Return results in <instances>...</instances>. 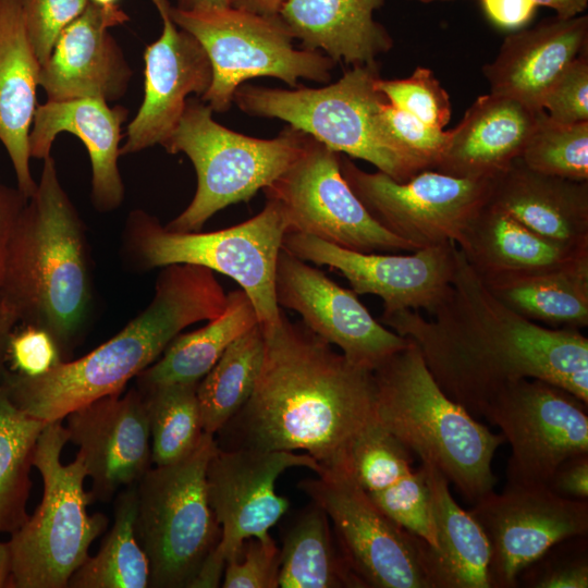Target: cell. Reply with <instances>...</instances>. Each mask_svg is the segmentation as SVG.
Wrapping results in <instances>:
<instances>
[{
	"mask_svg": "<svg viewBox=\"0 0 588 588\" xmlns=\"http://www.w3.org/2000/svg\"><path fill=\"white\" fill-rule=\"evenodd\" d=\"M427 321L418 311L380 320L419 348L439 388L473 417L522 379L555 384L588 404V339L532 322L499 301L457 247L451 287Z\"/></svg>",
	"mask_w": 588,
	"mask_h": 588,
	"instance_id": "6da1fadb",
	"label": "cell"
},
{
	"mask_svg": "<svg viewBox=\"0 0 588 588\" xmlns=\"http://www.w3.org/2000/svg\"><path fill=\"white\" fill-rule=\"evenodd\" d=\"M262 333L257 383L218 432V446L303 451L319 464L318 476L352 473V445L377 422L372 370L351 363L283 310Z\"/></svg>",
	"mask_w": 588,
	"mask_h": 588,
	"instance_id": "7a4b0ae2",
	"label": "cell"
},
{
	"mask_svg": "<svg viewBox=\"0 0 588 588\" xmlns=\"http://www.w3.org/2000/svg\"><path fill=\"white\" fill-rule=\"evenodd\" d=\"M225 304L212 270L189 264L162 267L149 305L113 338L40 376L4 369L0 382L26 414L46 422L63 420L98 399L121 394L183 329L218 317Z\"/></svg>",
	"mask_w": 588,
	"mask_h": 588,
	"instance_id": "3957f363",
	"label": "cell"
},
{
	"mask_svg": "<svg viewBox=\"0 0 588 588\" xmlns=\"http://www.w3.org/2000/svg\"><path fill=\"white\" fill-rule=\"evenodd\" d=\"M0 295L69 356L90 310L91 274L83 222L50 156L14 232Z\"/></svg>",
	"mask_w": 588,
	"mask_h": 588,
	"instance_id": "277c9868",
	"label": "cell"
},
{
	"mask_svg": "<svg viewBox=\"0 0 588 588\" xmlns=\"http://www.w3.org/2000/svg\"><path fill=\"white\" fill-rule=\"evenodd\" d=\"M372 373L380 425L434 466L466 500L474 503L493 490L491 464L503 436L444 394L413 341Z\"/></svg>",
	"mask_w": 588,
	"mask_h": 588,
	"instance_id": "5b68a950",
	"label": "cell"
},
{
	"mask_svg": "<svg viewBox=\"0 0 588 588\" xmlns=\"http://www.w3.org/2000/svg\"><path fill=\"white\" fill-rule=\"evenodd\" d=\"M378 63L354 65L320 88H269L242 84L233 102L253 117L280 119L339 154L365 160L397 182L426 167L408 154L381 115Z\"/></svg>",
	"mask_w": 588,
	"mask_h": 588,
	"instance_id": "8992f818",
	"label": "cell"
},
{
	"mask_svg": "<svg viewBox=\"0 0 588 588\" xmlns=\"http://www.w3.org/2000/svg\"><path fill=\"white\" fill-rule=\"evenodd\" d=\"M289 222L281 205L267 198L264 209L236 225L213 232H175L145 211L126 222L125 252L137 269L174 264L201 266L233 279L252 301L262 330L277 324V261Z\"/></svg>",
	"mask_w": 588,
	"mask_h": 588,
	"instance_id": "52a82bcc",
	"label": "cell"
},
{
	"mask_svg": "<svg viewBox=\"0 0 588 588\" xmlns=\"http://www.w3.org/2000/svg\"><path fill=\"white\" fill-rule=\"evenodd\" d=\"M63 420L47 422L37 441L33 465L44 491L40 504L9 540L10 588H68L73 573L89 556L91 543L108 526L102 513L89 515L93 502L79 456L68 465L61 453L69 442Z\"/></svg>",
	"mask_w": 588,
	"mask_h": 588,
	"instance_id": "ba28073f",
	"label": "cell"
},
{
	"mask_svg": "<svg viewBox=\"0 0 588 588\" xmlns=\"http://www.w3.org/2000/svg\"><path fill=\"white\" fill-rule=\"evenodd\" d=\"M212 112L204 101L188 98L161 145L169 154H185L197 176L192 201L164 225L170 231L198 232L219 210L250 200L295 161L308 136L289 125L274 138H255L219 124Z\"/></svg>",
	"mask_w": 588,
	"mask_h": 588,
	"instance_id": "9c48e42d",
	"label": "cell"
},
{
	"mask_svg": "<svg viewBox=\"0 0 588 588\" xmlns=\"http://www.w3.org/2000/svg\"><path fill=\"white\" fill-rule=\"evenodd\" d=\"M217 449L215 434L204 431L189 455L150 468L137 482L136 536L149 561L151 588H188L220 539L206 481Z\"/></svg>",
	"mask_w": 588,
	"mask_h": 588,
	"instance_id": "30bf717a",
	"label": "cell"
},
{
	"mask_svg": "<svg viewBox=\"0 0 588 588\" xmlns=\"http://www.w3.org/2000/svg\"><path fill=\"white\" fill-rule=\"evenodd\" d=\"M175 24L205 49L212 81L200 97L212 111H228L236 89L247 79L269 76L298 87L301 78L327 83L335 62L321 51L295 49L279 16H264L233 7L203 13L171 8Z\"/></svg>",
	"mask_w": 588,
	"mask_h": 588,
	"instance_id": "8fae6325",
	"label": "cell"
},
{
	"mask_svg": "<svg viewBox=\"0 0 588 588\" xmlns=\"http://www.w3.org/2000/svg\"><path fill=\"white\" fill-rule=\"evenodd\" d=\"M341 173L371 217L415 250L461 241L489 203L494 179L452 176L422 170L405 182L366 172L340 156Z\"/></svg>",
	"mask_w": 588,
	"mask_h": 588,
	"instance_id": "7c38bea8",
	"label": "cell"
},
{
	"mask_svg": "<svg viewBox=\"0 0 588 588\" xmlns=\"http://www.w3.org/2000/svg\"><path fill=\"white\" fill-rule=\"evenodd\" d=\"M340 156L307 136L295 161L262 189L283 208L289 232L360 253L415 252L371 217L344 180Z\"/></svg>",
	"mask_w": 588,
	"mask_h": 588,
	"instance_id": "4fadbf2b",
	"label": "cell"
},
{
	"mask_svg": "<svg viewBox=\"0 0 588 588\" xmlns=\"http://www.w3.org/2000/svg\"><path fill=\"white\" fill-rule=\"evenodd\" d=\"M587 405L540 379H522L502 389L481 416L510 443L506 483L547 485L564 460L588 453Z\"/></svg>",
	"mask_w": 588,
	"mask_h": 588,
	"instance_id": "5bb4252c",
	"label": "cell"
},
{
	"mask_svg": "<svg viewBox=\"0 0 588 588\" xmlns=\"http://www.w3.org/2000/svg\"><path fill=\"white\" fill-rule=\"evenodd\" d=\"M298 488L328 515L338 544L364 587L427 588L417 536L388 517L352 473L305 479Z\"/></svg>",
	"mask_w": 588,
	"mask_h": 588,
	"instance_id": "9a60e30c",
	"label": "cell"
},
{
	"mask_svg": "<svg viewBox=\"0 0 588 588\" xmlns=\"http://www.w3.org/2000/svg\"><path fill=\"white\" fill-rule=\"evenodd\" d=\"M469 512L489 542L491 588H516L518 574L550 547L588 532V502L559 497L546 485L506 483Z\"/></svg>",
	"mask_w": 588,
	"mask_h": 588,
	"instance_id": "2e32d148",
	"label": "cell"
},
{
	"mask_svg": "<svg viewBox=\"0 0 588 588\" xmlns=\"http://www.w3.org/2000/svg\"><path fill=\"white\" fill-rule=\"evenodd\" d=\"M282 248L304 261L340 271L356 295L380 297L383 314L425 309L432 315L451 287L457 245H433L412 255L360 253L289 232Z\"/></svg>",
	"mask_w": 588,
	"mask_h": 588,
	"instance_id": "e0dca14e",
	"label": "cell"
},
{
	"mask_svg": "<svg viewBox=\"0 0 588 588\" xmlns=\"http://www.w3.org/2000/svg\"><path fill=\"white\" fill-rule=\"evenodd\" d=\"M274 292L280 308L296 311L306 328L356 366L373 370L411 342L377 321L352 290L283 248Z\"/></svg>",
	"mask_w": 588,
	"mask_h": 588,
	"instance_id": "ac0fdd59",
	"label": "cell"
},
{
	"mask_svg": "<svg viewBox=\"0 0 588 588\" xmlns=\"http://www.w3.org/2000/svg\"><path fill=\"white\" fill-rule=\"evenodd\" d=\"M293 467L321 474L319 464L306 453L218 446L208 463L206 481L221 530L217 549L225 561L237 555L246 539L270 536L269 530L287 512L290 502L277 493L275 482Z\"/></svg>",
	"mask_w": 588,
	"mask_h": 588,
	"instance_id": "d6986e66",
	"label": "cell"
},
{
	"mask_svg": "<svg viewBox=\"0 0 588 588\" xmlns=\"http://www.w3.org/2000/svg\"><path fill=\"white\" fill-rule=\"evenodd\" d=\"M69 441L78 448L95 500L109 501L151 468L146 402L137 388L98 399L66 417Z\"/></svg>",
	"mask_w": 588,
	"mask_h": 588,
	"instance_id": "ffe728a7",
	"label": "cell"
},
{
	"mask_svg": "<svg viewBox=\"0 0 588 588\" xmlns=\"http://www.w3.org/2000/svg\"><path fill=\"white\" fill-rule=\"evenodd\" d=\"M151 1L162 20V33L145 50L144 98L127 125L121 155L162 145L176 126L188 96L201 97L212 81L205 49L191 33L175 24L169 0Z\"/></svg>",
	"mask_w": 588,
	"mask_h": 588,
	"instance_id": "44dd1931",
	"label": "cell"
},
{
	"mask_svg": "<svg viewBox=\"0 0 588 588\" xmlns=\"http://www.w3.org/2000/svg\"><path fill=\"white\" fill-rule=\"evenodd\" d=\"M127 20L117 4L89 0L60 33L40 66L38 85L47 101L96 98L111 102L125 95L132 70L109 28Z\"/></svg>",
	"mask_w": 588,
	"mask_h": 588,
	"instance_id": "7402d4cb",
	"label": "cell"
},
{
	"mask_svg": "<svg viewBox=\"0 0 588 588\" xmlns=\"http://www.w3.org/2000/svg\"><path fill=\"white\" fill-rule=\"evenodd\" d=\"M587 47V14L567 20L554 16L505 37L482 73L491 94L538 112L554 82Z\"/></svg>",
	"mask_w": 588,
	"mask_h": 588,
	"instance_id": "603a6c76",
	"label": "cell"
},
{
	"mask_svg": "<svg viewBox=\"0 0 588 588\" xmlns=\"http://www.w3.org/2000/svg\"><path fill=\"white\" fill-rule=\"evenodd\" d=\"M108 103L81 98L38 105L28 138L30 157L42 160L50 156L53 140L62 132L84 143L91 164V200L99 211L118 208L124 196L118 160L121 130L128 111Z\"/></svg>",
	"mask_w": 588,
	"mask_h": 588,
	"instance_id": "cb8c5ba5",
	"label": "cell"
},
{
	"mask_svg": "<svg viewBox=\"0 0 588 588\" xmlns=\"http://www.w3.org/2000/svg\"><path fill=\"white\" fill-rule=\"evenodd\" d=\"M541 111L491 93L478 97L450 130L433 170L456 177L495 179L520 157Z\"/></svg>",
	"mask_w": 588,
	"mask_h": 588,
	"instance_id": "d4e9b609",
	"label": "cell"
},
{
	"mask_svg": "<svg viewBox=\"0 0 588 588\" xmlns=\"http://www.w3.org/2000/svg\"><path fill=\"white\" fill-rule=\"evenodd\" d=\"M489 203L544 238L588 248V181L538 173L518 158L493 180Z\"/></svg>",
	"mask_w": 588,
	"mask_h": 588,
	"instance_id": "484cf974",
	"label": "cell"
},
{
	"mask_svg": "<svg viewBox=\"0 0 588 588\" xmlns=\"http://www.w3.org/2000/svg\"><path fill=\"white\" fill-rule=\"evenodd\" d=\"M40 64L28 40L20 0H0V142L11 160L17 188L30 198L29 132L36 111Z\"/></svg>",
	"mask_w": 588,
	"mask_h": 588,
	"instance_id": "4316f807",
	"label": "cell"
},
{
	"mask_svg": "<svg viewBox=\"0 0 588 588\" xmlns=\"http://www.w3.org/2000/svg\"><path fill=\"white\" fill-rule=\"evenodd\" d=\"M385 0H286L278 16L304 49L321 51L335 63H376L393 47L383 25L373 19Z\"/></svg>",
	"mask_w": 588,
	"mask_h": 588,
	"instance_id": "83f0119b",
	"label": "cell"
},
{
	"mask_svg": "<svg viewBox=\"0 0 588 588\" xmlns=\"http://www.w3.org/2000/svg\"><path fill=\"white\" fill-rule=\"evenodd\" d=\"M427 473L437 547L417 536L420 567L427 588H491L490 547L470 512L453 499L446 478L421 462Z\"/></svg>",
	"mask_w": 588,
	"mask_h": 588,
	"instance_id": "f1b7e54d",
	"label": "cell"
},
{
	"mask_svg": "<svg viewBox=\"0 0 588 588\" xmlns=\"http://www.w3.org/2000/svg\"><path fill=\"white\" fill-rule=\"evenodd\" d=\"M457 247L482 280L551 269L588 257V248L544 238L490 203L470 221Z\"/></svg>",
	"mask_w": 588,
	"mask_h": 588,
	"instance_id": "f546056e",
	"label": "cell"
},
{
	"mask_svg": "<svg viewBox=\"0 0 588 588\" xmlns=\"http://www.w3.org/2000/svg\"><path fill=\"white\" fill-rule=\"evenodd\" d=\"M482 281L499 301L532 322L552 329L579 330L588 326V257L551 269Z\"/></svg>",
	"mask_w": 588,
	"mask_h": 588,
	"instance_id": "4dcf8cb0",
	"label": "cell"
},
{
	"mask_svg": "<svg viewBox=\"0 0 588 588\" xmlns=\"http://www.w3.org/2000/svg\"><path fill=\"white\" fill-rule=\"evenodd\" d=\"M257 324L256 310L247 294L242 289L230 292L223 311L205 327L177 334L162 357L136 377V388L199 382L229 345Z\"/></svg>",
	"mask_w": 588,
	"mask_h": 588,
	"instance_id": "1f68e13d",
	"label": "cell"
},
{
	"mask_svg": "<svg viewBox=\"0 0 588 588\" xmlns=\"http://www.w3.org/2000/svg\"><path fill=\"white\" fill-rule=\"evenodd\" d=\"M281 588H365L348 566L326 512L316 503L295 518L280 549Z\"/></svg>",
	"mask_w": 588,
	"mask_h": 588,
	"instance_id": "d6a6232c",
	"label": "cell"
},
{
	"mask_svg": "<svg viewBox=\"0 0 588 588\" xmlns=\"http://www.w3.org/2000/svg\"><path fill=\"white\" fill-rule=\"evenodd\" d=\"M137 483L115 498L114 522L99 551L73 573L68 588H148V558L136 536Z\"/></svg>",
	"mask_w": 588,
	"mask_h": 588,
	"instance_id": "836d02e7",
	"label": "cell"
},
{
	"mask_svg": "<svg viewBox=\"0 0 588 588\" xmlns=\"http://www.w3.org/2000/svg\"><path fill=\"white\" fill-rule=\"evenodd\" d=\"M265 339L259 323L232 342L198 382L203 430L218 433L252 395L262 366Z\"/></svg>",
	"mask_w": 588,
	"mask_h": 588,
	"instance_id": "e575fe53",
	"label": "cell"
},
{
	"mask_svg": "<svg viewBox=\"0 0 588 588\" xmlns=\"http://www.w3.org/2000/svg\"><path fill=\"white\" fill-rule=\"evenodd\" d=\"M46 425L20 409L0 382V534H13L29 517L30 468Z\"/></svg>",
	"mask_w": 588,
	"mask_h": 588,
	"instance_id": "d590c367",
	"label": "cell"
},
{
	"mask_svg": "<svg viewBox=\"0 0 588 588\" xmlns=\"http://www.w3.org/2000/svg\"><path fill=\"white\" fill-rule=\"evenodd\" d=\"M197 385L188 382L137 388L146 402L151 462L156 466L179 462L198 445L204 430Z\"/></svg>",
	"mask_w": 588,
	"mask_h": 588,
	"instance_id": "8d00e7d4",
	"label": "cell"
},
{
	"mask_svg": "<svg viewBox=\"0 0 588 588\" xmlns=\"http://www.w3.org/2000/svg\"><path fill=\"white\" fill-rule=\"evenodd\" d=\"M519 159L538 173L588 181V121L559 123L542 110Z\"/></svg>",
	"mask_w": 588,
	"mask_h": 588,
	"instance_id": "74e56055",
	"label": "cell"
},
{
	"mask_svg": "<svg viewBox=\"0 0 588 588\" xmlns=\"http://www.w3.org/2000/svg\"><path fill=\"white\" fill-rule=\"evenodd\" d=\"M352 474L366 492L383 490L413 467L412 452L377 420L352 445Z\"/></svg>",
	"mask_w": 588,
	"mask_h": 588,
	"instance_id": "f35d334b",
	"label": "cell"
},
{
	"mask_svg": "<svg viewBox=\"0 0 588 588\" xmlns=\"http://www.w3.org/2000/svg\"><path fill=\"white\" fill-rule=\"evenodd\" d=\"M372 502L394 523L437 547L427 473L422 465L392 486L367 492Z\"/></svg>",
	"mask_w": 588,
	"mask_h": 588,
	"instance_id": "ab89813d",
	"label": "cell"
},
{
	"mask_svg": "<svg viewBox=\"0 0 588 588\" xmlns=\"http://www.w3.org/2000/svg\"><path fill=\"white\" fill-rule=\"evenodd\" d=\"M377 89L394 107L422 122L443 128L451 119V101L432 71L417 66L406 78L376 82Z\"/></svg>",
	"mask_w": 588,
	"mask_h": 588,
	"instance_id": "60d3db41",
	"label": "cell"
},
{
	"mask_svg": "<svg viewBox=\"0 0 588 588\" xmlns=\"http://www.w3.org/2000/svg\"><path fill=\"white\" fill-rule=\"evenodd\" d=\"M517 587L587 588V535L568 537L554 543L518 574Z\"/></svg>",
	"mask_w": 588,
	"mask_h": 588,
	"instance_id": "b9f144b4",
	"label": "cell"
},
{
	"mask_svg": "<svg viewBox=\"0 0 588 588\" xmlns=\"http://www.w3.org/2000/svg\"><path fill=\"white\" fill-rule=\"evenodd\" d=\"M280 549L271 536L248 538L233 559L226 561L224 588L279 587Z\"/></svg>",
	"mask_w": 588,
	"mask_h": 588,
	"instance_id": "7bdbcfd3",
	"label": "cell"
},
{
	"mask_svg": "<svg viewBox=\"0 0 588 588\" xmlns=\"http://www.w3.org/2000/svg\"><path fill=\"white\" fill-rule=\"evenodd\" d=\"M28 40L40 66L48 60L60 33L89 0H20Z\"/></svg>",
	"mask_w": 588,
	"mask_h": 588,
	"instance_id": "ee69618b",
	"label": "cell"
},
{
	"mask_svg": "<svg viewBox=\"0 0 588 588\" xmlns=\"http://www.w3.org/2000/svg\"><path fill=\"white\" fill-rule=\"evenodd\" d=\"M381 115L394 139L426 169H434L450 139V131L431 126L418 118L394 107L385 98Z\"/></svg>",
	"mask_w": 588,
	"mask_h": 588,
	"instance_id": "f6af8a7d",
	"label": "cell"
},
{
	"mask_svg": "<svg viewBox=\"0 0 588 588\" xmlns=\"http://www.w3.org/2000/svg\"><path fill=\"white\" fill-rule=\"evenodd\" d=\"M542 109L555 122L588 121V54L580 53L554 82L543 98Z\"/></svg>",
	"mask_w": 588,
	"mask_h": 588,
	"instance_id": "bcb514c9",
	"label": "cell"
},
{
	"mask_svg": "<svg viewBox=\"0 0 588 588\" xmlns=\"http://www.w3.org/2000/svg\"><path fill=\"white\" fill-rule=\"evenodd\" d=\"M53 339L42 329L23 324L14 330L8 347L10 370L28 376H40L62 362Z\"/></svg>",
	"mask_w": 588,
	"mask_h": 588,
	"instance_id": "7dc6e473",
	"label": "cell"
},
{
	"mask_svg": "<svg viewBox=\"0 0 588 588\" xmlns=\"http://www.w3.org/2000/svg\"><path fill=\"white\" fill-rule=\"evenodd\" d=\"M559 497L588 500V453L564 460L546 485Z\"/></svg>",
	"mask_w": 588,
	"mask_h": 588,
	"instance_id": "c3c4849f",
	"label": "cell"
},
{
	"mask_svg": "<svg viewBox=\"0 0 588 588\" xmlns=\"http://www.w3.org/2000/svg\"><path fill=\"white\" fill-rule=\"evenodd\" d=\"M27 201L17 187L0 179V293L12 238Z\"/></svg>",
	"mask_w": 588,
	"mask_h": 588,
	"instance_id": "681fc988",
	"label": "cell"
},
{
	"mask_svg": "<svg viewBox=\"0 0 588 588\" xmlns=\"http://www.w3.org/2000/svg\"><path fill=\"white\" fill-rule=\"evenodd\" d=\"M487 16L498 26L517 29L527 24L538 7L534 0H480Z\"/></svg>",
	"mask_w": 588,
	"mask_h": 588,
	"instance_id": "f907efd6",
	"label": "cell"
},
{
	"mask_svg": "<svg viewBox=\"0 0 588 588\" xmlns=\"http://www.w3.org/2000/svg\"><path fill=\"white\" fill-rule=\"evenodd\" d=\"M226 561L217 544L206 555L188 588H216L221 584Z\"/></svg>",
	"mask_w": 588,
	"mask_h": 588,
	"instance_id": "816d5d0a",
	"label": "cell"
},
{
	"mask_svg": "<svg viewBox=\"0 0 588 588\" xmlns=\"http://www.w3.org/2000/svg\"><path fill=\"white\" fill-rule=\"evenodd\" d=\"M19 322L15 308L0 295V375L5 369L9 341Z\"/></svg>",
	"mask_w": 588,
	"mask_h": 588,
	"instance_id": "f5cc1de1",
	"label": "cell"
},
{
	"mask_svg": "<svg viewBox=\"0 0 588 588\" xmlns=\"http://www.w3.org/2000/svg\"><path fill=\"white\" fill-rule=\"evenodd\" d=\"M534 2L554 10L555 16L564 20L584 14L588 8V0H534Z\"/></svg>",
	"mask_w": 588,
	"mask_h": 588,
	"instance_id": "db71d44e",
	"label": "cell"
},
{
	"mask_svg": "<svg viewBox=\"0 0 588 588\" xmlns=\"http://www.w3.org/2000/svg\"><path fill=\"white\" fill-rule=\"evenodd\" d=\"M286 0H232V7L249 13L277 16Z\"/></svg>",
	"mask_w": 588,
	"mask_h": 588,
	"instance_id": "11a10c76",
	"label": "cell"
},
{
	"mask_svg": "<svg viewBox=\"0 0 588 588\" xmlns=\"http://www.w3.org/2000/svg\"><path fill=\"white\" fill-rule=\"evenodd\" d=\"M232 7V0H176L175 8L188 13H203Z\"/></svg>",
	"mask_w": 588,
	"mask_h": 588,
	"instance_id": "9f6ffc18",
	"label": "cell"
},
{
	"mask_svg": "<svg viewBox=\"0 0 588 588\" xmlns=\"http://www.w3.org/2000/svg\"><path fill=\"white\" fill-rule=\"evenodd\" d=\"M12 554L9 541H0V588H10Z\"/></svg>",
	"mask_w": 588,
	"mask_h": 588,
	"instance_id": "6f0895ef",
	"label": "cell"
},
{
	"mask_svg": "<svg viewBox=\"0 0 588 588\" xmlns=\"http://www.w3.org/2000/svg\"><path fill=\"white\" fill-rule=\"evenodd\" d=\"M90 1L101 4V5H111V4H117L119 0H90Z\"/></svg>",
	"mask_w": 588,
	"mask_h": 588,
	"instance_id": "680465c9",
	"label": "cell"
},
{
	"mask_svg": "<svg viewBox=\"0 0 588 588\" xmlns=\"http://www.w3.org/2000/svg\"><path fill=\"white\" fill-rule=\"evenodd\" d=\"M418 1H421V2H431V1H438V0H418Z\"/></svg>",
	"mask_w": 588,
	"mask_h": 588,
	"instance_id": "91938a15",
	"label": "cell"
}]
</instances>
